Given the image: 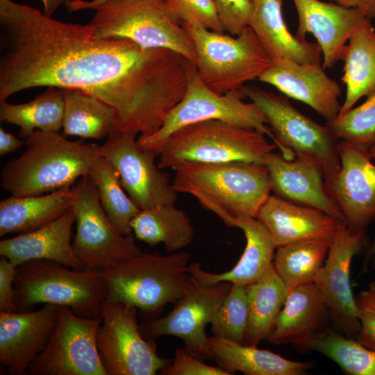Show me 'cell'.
Returning <instances> with one entry per match:
<instances>
[{
	"mask_svg": "<svg viewBox=\"0 0 375 375\" xmlns=\"http://www.w3.org/2000/svg\"><path fill=\"white\" fill-rule=\"evenodd\" d=\"M0 102L34 87L76 90L114 110L115 131L147 135L185 94L190 61L172 50L98 38L89 24L60 22L12 0H0Z\"/></svg>",
	"mask_w": 375,
	"mask_h": 375,
	"instance_id": "1",
	"label": "cell"
},
{
	"mask_svg": "<svg viewBox=\"0 0 375 375\" xmlns=\"http://www.w3.org/2000/svg\"><path fill=\"white\" fill-rule=\"evenodd\" d=\"M26 150L1 172V187L15 197L38 196L72 186L89 175L100 146L69 140L59 132L35 130L25 139Z\"/></svg>",
	"mask_w": 375,
	"mask_h": 375,
	"instance_id": "2",
	"label": "cell"
},
{
	"mask_svg": "<svg viewBox=\"0 0 375 375\" xmlns=\"http://www.w3.org/2000/svg\"><path fill=\"white\" fill-rule=\"evenodd\" d=\"M172 186L192 195L224 223L230 217H254L271 194L265 165L245 161L183 162L175 169Z\"/></svg>",
	"mask_w": 375,
	"mask_h": 375,
	"instance_id": "3",
	"label": "cell"
},
{
	"mask_svg": "<svg viewBox=\"0 0 375 375\" xmlns=\"http://www.w3.org/2000/svg\"><path fill=\"white\" fill-rule=\"evenodd\" d=\"M190 254L142 253L101 272L107 299L140 310L146 321L169 303H175L194 285L188 272Z\"/></svg>",
	"mask_w": 375,
	"mask_h": 375,
	"instance_id": "4",
	"label": "cell"
},
{
	"mask_svg": "<svg viewBox=\"0 0 375 375\" xmlns=\"http://www.w3.org/2000/svg\"><path fill=\"white\" fill-rule=\"evenodd\" d=\"M14 287L19 311L49 303L68 308L81 317L101 319V306L108 297L101 271L75 269L45 259L18 266Z\"/></svg>",
	"mask_w": 375,
	"mask_h": 375,
	"instance_id": "5",
	"label": "cell"
},
{
	"mask_svg": "<svg viewBox=\"0 0 375 375\" xmlns=\"http://www.w3.org/2000/svg\"><path fill=\"white\" fill-rule=\"evenodd\" d=\"M255 129L221 120L188 125L172 134L157 151L158 167L175 169L187 162L245 161L265 165L276 147Z\"/></svg>",
	"mask_w": 375,
	"mask_h": 375,
	"instance_id": "6",
	"label": "cell"
},
{
	"mask_svg": "<svg viewBox=\"0 0 375 375\" xmlns=\"http://www.w3.org/2000/svg\"><path fill=\"white\" fill-rule=\"evenodd\" d=\"M89 23L98 38H127L147 49H167L197 64L194 44L165 0H107Z\"/></svg>",
	"mask_w": 375,
	"mask_h": 375,
	"instance_id": "7",
	"label": "cell"
},
{
	"mask_svg": "<svg viewBox=\"0 0 375 375\" xmlns=\"http://www.w3.org/2000/svg\"><path fill=\"white\" fill-rule=\"evenodd\" d=\"M244 97L240 89L223 94L214 92L201 81L196 65L190 62L183 99L170 110L156 132L139 135L137 145L141 150L157 152L162 143L176 131L208 120H221L255 129L271 138L276 145V140L263 112L252 101H244Z\"/></svg>",
	"mask_w": 375,
	"mask_h": 375,
	"instance_id": "8",
	"label": "cell"
},
{
	"mask_svg": "<svg viewBox=\"0 0 375 375\" xmlns=\"http://www.w3.org/2000/svg\"><path fill=\"white\" fill-rule=\"evenodd\" d=\"M181 25L194 44L199 77L218 94L239 90L247 81L258 79L272 63L249 26L232 37L196 24Z\"/></svg>",
	"mask_w": 375,
	"mask_h": 375,
	"instance_id": "9",
	"label": "cell"
},
{
	"mask_svg": "<svg viewBox=\"0 0 375 375\" xmlns=\"http://www.w3.org/2000/svg\"><path fill=\"white\" fill-rule=\"evenodd\" d=\"M240 90L263 112L276 140V147L285 159L312 158L319 163L325 180L339 171V140L326 124L299 112L283 96L256 86L243 85Z\"/></svg>",
	"mask_w": 375,
	"mask_h": 375,
	"instance_id": "10",
	"label": "cell"
},
{
	"mask_svg": "<svg viewBox=\"0 0 375 375\" xmlns=\"http://www.w3.org/2000/svg\"><path fill=\"white\" fill-rule=\"evenodd\" d=\"M74 188L76 234L72 247L83 269L102 271L144 253L133 234L121 235L110 221L89 175L81 177Z\"/></svg>",
	"mask_w": 375,
	"mask_h": 375,
	"instance_id": "11",
	"label": "cell"
},
{
	"mask_svg": "<svg viewBox=\"0 0 375 375\" xmlns=\"http://www.w3.org/2000/svg\"><path fill=\"white\" fill-rule=\"evenodd\" d=\"M137 308L106 299L97 344L108 375H155L172 360L161 358L154 339H146L138 323Z\"/></svg>",
	"mask_w": 375,
	"mask_h": 375,
	"instance_id": "12",
	"label": "cell"
},
{
	"mask_svg": "<svg viewBox=\"0 0 375 375\" xmlns=\"http://www.w3.org/2000/svg\"><path fill=\"white\" fill-rule=\"evenodd\" d=\"M101 319L81 317L62 307L44 351L28 367L31 375H108L97 344Z\"/></svg>",
	"mask_w": 375,
	"mask_h": 375,
	"instance_id": "13",
	"label": "cell"
},
{
	"mask_svg": "<svg viewBox=\"0 0 375 375\" xmlns=\"http://www.w3.org/2000/svg\"><path fill=\"white\" fill-rule=\"evenodd\" d=\"M137 135L112 131L100 146V155L115 167L122 186L140 210L174 204L178 192L170 182L169 174L156 164L158 154L155 151L138 148Z\"/></svg>",
	"mask_w": 375,
	"mask_h": 375,
	"instance_id": "14",
	"label": "cell"
},
{
	"mask_svg": "<svg viewBox=\"0 0 375 375\" xmlns=\"http://www.w3.org/2000/svg\"><path fill=\"white\" fill-rule=\"evenodd\" d=\"M232 283L205 286L197 283L183 295L165 317L143 322L140 331L146 339L173 335L183 340L185 349L204 361L212 359L206 326L229 292Z\"/></svg>",
	"mask_w": 375,
	"mask_h": 375,
	"instance_id": "15",
	"label": "cell"
},
{
	"mask_svg": "<svg viewBox=\"0 0 375 375\" xmlns=\"http://www.w3.org/2000/svg\"><path fill=\"white\" fill-rule=\"evenodd\" d=\"M339 171L326 179L328 195L351 231H367L375 222V164L368 150L338 141Z\"/></svg>",
	"mask_w": 375,
	"mask_h": 375,
	"instance_id": "16",
	"label": "cell"
},
{
	"mask_svg": "<svg viewBox=\"0 0 375 375\" xmlns=\"http://www.w3.org/2000/svg\"><path fill=\"white\" fill-rule=\"evenodd\" d=\"M366 231L355 233L340 221L324 265L313 283L338 326L356 338L360 328L358 308L353 297L350 269L352 259L362 249Z\"/></svg>",
	"mask_w": 375,
	"mask_h": 375,
	"instance_id": "17",
	"label": "cell"
},
{
	"mask_svg": "<svg viewBox=\"0 0 375 375\" xmlns=\"http://www.w3.org/2000/svg\"><path fill=\"white\" fill-rule=\"evenodd\" d=\"M61 308L45 303L37 310L0 311L1 365L11 374H27L47 345Z\"/></svg>",
	"mask_w": 375,
	"mask_h": 375,
	"instance_id": "18",
	"label": "cell"
},
{
	"mask_svg": "<svg viewBox=\"0 0 375 375\" xmlns=\"http://www.w3.org/2000/svg\"><path fill=\"white\" fill-rule=\"evenodd\" d=\"M298 16L296 37L306 40L307 33L317 39L324 68H331L342 58L347 42L359 28L372 24L358 8H346L320 0H292Z\"/></svg>",
	"mask_w": 375,
	"mask_h": 375,
	"instance_id": "19",
	"label": "cell"
},
{
	"mask_svg": "<svg viewBox=\"0 0 375 375\" xmlns=\"http://www.w3.org/2000/svg\"><path fill=\"white\" fill-rule=\"evenodd\" d=\"M324 69L321 64L276 60L272 61L258 80L273 85L284 95L307 104L329 122L340 112L341 88Z\"/></svg>",
	"mask_w": 375,
	"mask_h": 375,
	"instance_id": "20",
	"label": "cell"
},
{
	"mask_svg": "<svg viewBox=\"0 0 375 375\" xmlns=\"http://www.w3.org/2000/svg\"><path fill=\"white\" fill-rule=\"evenodd\" d=\"M265 165L274 195L317 208L344 222L342 213L327 194L324 174L317 160L306 156L287 160L281 153L272 152L267 156Z\"/></svg>",
	"mask_w": 375,
	"mask_h": 375,
	"instance_id": "21",
	"label": "cell"
},
{
	"mask_svg": "<svg viewBox=\"0 0 375 375\" xmlns=\"http://www.w3.org/2000/svg\"><path fill=\"white\" fill-rule=\"evenodd\" d=\"M265 224L276 247L317 240L331 244L340 220L312 207L270 194L256 217Z\"/></svg>",
	"mask_w": 375,
	"mask_h": 375,
	"instance_id": "22",
	"label": "cell"
},
{
	"mask_svg": "<svg viewBox=\"0 0 375 375\" xmlns=\"http://www.w3.org/2000/svg\"><path fill=\"white\" fill-rule=\"evenodd\" d=\"M224 224L240 228L246 238L244 250L236 265L229 271L215 274L203 270L200 262H195L189 265V274L197 283L205 286L223 281L244 285L257 282L273 265L276 247L269 231L254 217H230Z\"/></svg>",
	"mask_w": 375,
	"mask_h": 375,
	"instance_id": "23",
	"label": "cell"
},
{
	"mask_svg": "<svg viewBox=\"0 0 375 375\" xmlns=\"http://www.w3.org/2000/svg\"><path fill=\"white\" fill-rule=\"evenodd\" d=\"M75 214L72 207L62 215L31 231L0 241V255L14 266L36 259L56 261L75 269H83L71 242Z\"/></svg>",
	"mask_w": 375,
	"mask_h": 375,
	"instance_id": "24",
	"label": "cell"
},
{
	"mask_svg": "<svg viewBox=\"0 0 375 375\" xmlns=\"http://www.w3.org/2000/svg\"><path fill=\"white\" fill-rule=\"evenodd\" d=\"M249 21L260 43L272 60L288 59L301 64H321L322 53L315 42L301 40L287 27L282 0H252Z\"/></svg>",
	"mask_w": 375,
	"mask_h": 375,
	"instance_id": "25",
	"label": "cell"
},
{
	"mask_svg": "<svg viewBox=\"0 0 375 375\" xmlns=\"http://www.w3.org/2000/svg\"><path fill=\"white\" fill-rule=\"evenodd\" d=\"M74 188L27 197L10 196L0 201V236L25 233L56 219L73 205Z\"/></svg>",
	"mask_w": 375,
	"mask_h": 375,
	"instance_id": "26",
	"label": "cell"
},
{
	"mask_svg": "<svg viewBox=\"0 0 375 375\" xmlns=\"http://www.w3.org/2000/svg\"><path fill=\"white\" fill-rule=\"evenodd\" d=\"M208 344L212 359L230 375L237 372L247 375H301L311 367L309 362L291 360L257 346L215 336L208 337Z\"/></svg>",
	"mask_w": 375,
	"mask_h": 375,
	"instance_id": "27",
	"label": "cell"
},
{
	"mask_svg": "<svg viewBox=\"0 0 375 375\" xmlns=\"http://www.w3.org/2000/svg\"><path fill=\"white\" fill-rule=\"evenodd\" d=\"M326 310L313 282L296 287L288 292L267 341L274 344H294L319 332Z\"/></svg>",
	"mask_w": 375,
	"mask_h": 375,
	"instance_id": "28",
	"label": "cell"
},
{
	"mask_svg": "<svg viewBox=\"0 0 375 375\" xmlns=\"http://www.w3.org/2000/svg\"><path fill=\"white\" fill-rule=\"evenodd\" d=\"M348 42L341 58L346 96L339 115L353 108L360 98L375 90V28L372 24L362 27Z\"/></svg>",
	"mask_w": 375,
	"mask_h": 375,
	"instance_id": "29",
	"label": "cell"
},
{
	"mask_svg": "<svg viewBox=\"0 0 375 375\" xmlns=\"http://www.w3.org/2000/svg\"><path fill=\"white\" fill-rule=\"evenodd\" d=\"M131 225L135 238L150 246L162 243L170 253L190 245L194 236L189 217L174 204L140 210Z\"/></svg>",
	"mask_w": 375,
	"mask_h": 375,
	"instance_id": "30",
	"label": "cell"
},
{
	"mask_svg": "<svg viewBox=\"0 0 375 375\" xmlns=\"http://www.w3.org/2000/svg\"><path fill=\"white\" fill-rule=\"evenodd\" d=\"M64 116L62 134L83 139L101 140L115 130L114 110L97 97L83 92L63 89Z\"/></svg>",
	"mask_w": 375,
	"mask_h": 375,
	"instance_id": "31",
	"label": "cell"
},
{
	"mask_svg": "<svg viewBox=\"0 0 375 375\" xmlns=\"http://www.w3.org/2000/svg\"><path fill=\"white\" fill-rule=\"evenodd\" d=\"M249 320L244 344L258 346L272 333L288 289L274 265L257 282L247 285Z\"/></svg>",
	"mask_w": 375,
	"mask_h": 375,
	"instance_id": "32",
	"label": "cell"
},
{
	"mask_svg": "<svg viewBox=\"0 0 375 375\" xmlns=\"http://www.w3.org/2000/svg\"><path fill=\"white\" fill-rule=\"evenodd\" d=\"M64 116L63 89L48 87L33 100L21 104L0 102V120L19 127V136L26 139L35 130L59 132Z\"/></svg>",
	"mask_w": 375,
	"mask_h": 375,
	"instance_id": "33",
	"label": "cell"
},
{
	"mask_svg": "<svg viewBox=\"0 0 375 375\" xmlns=\"http://www.w3.org/2000/svg\"><path fill=\"white\" fill-rule=\"evenodd\" d=\"M89 176L96 187L101 206L117 231L124 236L133 234L131 221L140 209L125 192L115 167L100 155Z\"/></svg>",
	"mask_w": 375,
	"mask_h": 375,
	"instance_id": "34",
	"label": "cell"
},
{
	"mask_svg": "<svg viewBox=\"0 0 375 375\" xmlns=\"http://www.w3.org/2000/svg\"><path fill=\"white\" fill-rule=\"evenodd\" d=\"M331 244L317 240L299 241L277 247L274 267L288 292L312 283L322 267Z\"/></svg>",
	"mask_w": 375,
	"mask_h": 375,
	"instance_id": "35",
	"label": "cell"
},
{
	"mask_svg": "<svg viewBox=\"0 0 375 375\" xmlns=\"http://www.w3.org/2000/svg\"><path fill=\"white\" fill-rule=\"evenodd\" d=\"M329 358L352 375H375V350L335 331H319L294 344Z\"/></svg>",
	"mask_w": 375,
	"mask_h": 375,
	"instance_id": "36",
	"label": "cell"
},
{
	"mask_svg": "<svg viewBox=\"0 0 375 375\" xmlns=\"http://www.w3.org/2000/svg\"><path fill=\"white\" fill-rule=\"evenodd\" d=\"M325 124L338 140L369 151L375 146V90L362 103Z\"/></svg>",
	"mask_w": 375,
	"mask_h": 375,
	"instance_id": "37",
	"label": "cell"
},
{
	"mask_svg": "<svg viewBox=\"0 0 375 375\" xmlns=\"http://www.w3.org/2000/svg\"><path fill=\"white\" fill-rule=\"evenodd\" d=\"M249 320L247 285L232 283L210 323L212 336L244 344Z\"/></svg>",
	"mask_w": 375,
	"mask_h": 375,
	"instance_id": "38",
	"label": "cell"
},
{
	"mask_svg": "<svg viewBox=\"0 0 375 375\" xmlns=\"http://www.w3.org/2000/svg\"><path fill=\"white\" fill-rule=\"evenodd\" d=\"M165 3L181 23L199 25L219 33L224 31L212 0H165Z\"/></svg>",
	"mask_w": 375,
	"mask_h": 375,
	"instance_id": "39",
	"label": "cell"
},
{
	"mask_svg": "<svg viewBox=\"0 0 375 375\" xmlns=\"http://www.w3.org/2000/svg\"><path fill=\"white\" fill-rule=\"evenodd\" d=\"M224 31L238 35L249 26L253 3L252 0H212Z\"/></svg>",
	"mask_w": 375,
	"mask_h": 375,
	"instance_id": "40",
	"label": "cell"
},
{
	"mask_svg": "<svg viewBox=\"0 0 375 375\" xmlns=\"http://www.w3.org/2000/svg\"><path fill=\"white\" fill-rule=\"evenodd\" d=\"M360 328L355 338L368 349L375 350V282L356 299Z\"/></svg>",
	"mask_w": 375,
	"mask_h": 375,
	"instance_id": "41",
	"label": "cell"
},
{
	"mask_svg": "<svg viewBox=\"0 0 375 375\" xmlns=\"http://www.w3.org/2000/svg\"><path fill=\"white\" fill-rule=\"evenodd\" d=\"M162 375H230L221 367L206 365L189 353L185 349L177 348L171 363L161 369Z\"/></svg>",
	"mask_w": 375,
	"mask_h": 375,
	"instance_id": "42",
	"label": "cell"
},
{
	"mask_svg": "<svg viewBox=\"0 0 375 375\" xmlns=\"http://www.w3.org/2000/svg\"><path fill=\"white\" fill-rule=\"evenodd\" d=\"M17 273V267L6 257L1 256L0 260V311H19L15 299L16 291L14 280Z\"/></svg>",
	"mask_w": 375,
	"mask_h": 375,
	"instance_id": "43",
	"label": "cell"
},
{
	"mask_svg": "<svg viewBox=\"0 0 375 375\" xmlns=\"http://www.w3.org/2000/svg\"><path fill=\"white\" fill-rule=\"evenodd\" d=\"M25 144V140H20L0 128V156H3L15 151Z\"/></svg>",
	"mask_w": 375,
	"mask_h": 375,
	"instance_id": "44",
	"label": "cell"
},
{
	"mask_svg": "<svg viewBox=\"0 0 375 375\" xmlns=\"http://www.w3.org/2000/svg\"><path fill=\"white\" fill-rule=\"evenodd\" d=\"M346 8H358L371 19L375 18V0H331Z\"/></svg>",
	"mask_w": 375,
	"mask_h": 375,
	"instance_id": "45",
	"label": "cell"
},
{
	"mask_svg": "<svg viewBox=\"0 0 375 375\" xmlns=\"http://www.w3.org/2000/svg\"><path fill=\"white\" fill-rule=\"evenodd\" d=\"M107 0H72L65 6L69 12H75L87 9H94L97 6L104 3Z\"/></svg>",
	"mask_w": 375,
	"mask_h": 375,
	"instance_id": "46",
	"label": "cell"
},
{
	"mask_svg": "<svg viewBox=\"0 0 375 375\" xmlns=\"http://www.w3.org/2000/svg\"><path fill=\"white\" fill-rule=\"evenodd\" d=\"M72 0H41L44 7L43 13L46 16L51 17L60 6H66Z\"/></svg>",
	"mask_w": 375,
	"mask_h": 375,
	"instance_id": "47",
	"label": "cell"
},
{
	"mask_svg": "<svg viewBox=\"0 0 375 375\" xmlns=\"http://www.w3.org/2000/svg\"><path fill=\"white\" fill-rule=\"evenodd\" d=\"M374 253H375V236L374 238L373 241L372 242V243L370 244V245L369 246V247H368V249L367 250L365 257V260H364V266H363L364 268L367 266V265L369 262L371 257Z\"/></svg>",
	"mask_w": 375,
	"mask_h": 375,
	"instance_id": "48",
	"label": "cell"
},
{
	"mask_svg": "<svg viewBox=\"0 0 375 375\" xmlns=\"http://www.w3.org/2000/svg\"><path fill=\"white\" fill-rule=\"evenodd\" d=\"M368 151L372 160L375 162V146L370 148Z\"/></svg>",
	"mask_w": 375,
	"mask_h": 375,
	"instance_id": "49",
	"label": "cell"
},
{
	"mask_svg": "<svg viewBox=\"0 0 375 375\" xmlns=\"http://www.w3.org/2000/svg\"><path fill=\"white\" fill-rule=\"evenodd\" d=\"M371 260V266H372V268L374 269V271L375 272V253L370 258Z\"/></svg>",
	"mask_w": 375,
	"mask_h": 375,
	"instance_id": "50",
	"label": "cell"
}]
</instances>
